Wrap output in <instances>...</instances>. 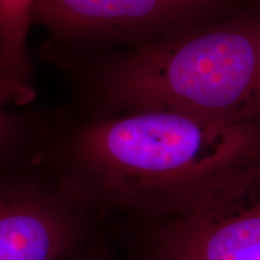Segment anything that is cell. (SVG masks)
I'll use <instances>...</instances> for the list:
<instances>
[{
	"label": "cell",
	"instance_id": "6da1fadb",
	"mask_svg": "<svg viewBox=\"0 0 260 260\" xmlns=\"http://www.w3.org/2000/svg\"><path fill=\"white\" fill-rule=\"evenodd\" d=\"M38 153L106 222H152L259 159L260 125L172 110L93 115L67 105L50 111Z\"/></svg>",
	"mask_w": 260,
	"mask_h": 260
},
{
	"label": "cell",
	"instance_id": "ba28073f",
	"mask_svg": "<svg viewBox=\"0 0 260 260\" xmlns=\"http://www.w3.org/2000/svg\"><path fill=\"white\" fill-rule=\"evenodd\" d=\"M70 260H121V258L111 234L104 230L95 240Z\"/></svg>",
	"mask_w": 260,
	"mask_h": 260
},
{
	"label": "cell",
	"instance_id": "3957f363",
	"mask_svg": "<svg viewBox=\"0 0 260 260\" xmlns=\"http://www.w3.org/2000/svg\"><path fill=\"white\" fill-rule=\"evenodd\" d=\"M122 260H260V158L160 219L123 223Z\"/></svg>",
	"mask_w": 260,
	"mask_h": 260
},
{
	"label": "cell",
	"instance_id": "7a4b0ae2",
	"mask_svg": "<svg viewBox=\"0 0 260 260\" xmlns=\"http://www.w3.org/2000/svg\"><path fill=\"white\" fill-rule=\"evenodd\" d=\"M39 57L65 75L71 105L93 115L172 110L260 125V2L225 17L94 57Z\"/></svg>",
	"mask_w": 260,
	"mask_h": 260
},
{
	"label": "cell",
	"instance_id": "9c48e42d",
	"mask_svg": "<svg viewBox=\"0 0 260 260\" xmlns=\"http://www.w3.org/2000/svg\"><path fill=\"white\" fill-rule=\"evenodd\" d=\"M258 2H260V0H258Z\"/></svg>",
	"mask_w": 260,
	"mask_h": 260
},
{
	"label": "cell",
	"instance_id": "5b68a950",
	"mask_svg": "<svg viewBox=\"0 0 260 260\" xmlns=\"http://www.w3.org/2000/svg\"><path fill=\"white\" fill-rule=\"evenodd\" d=\"M105 225L38 151L0 172V260H70Z\"/></svg>",
	"mask_w": 260,
	"mask_h": 260
},
{
	"label": "cell",
	"instance_id": "52a82bcc",
	"mask_svg": "<svg viewBox=\"0 0 260 260\" xmlns=\"http://www.w3.org/2000/svg\"><path fill=\"white\" fill-rule=\"evenodd\" d=\"M50 110L0 107V172L37 153Z\"/></svg>",
	"mask_w": 260,
	"mask_h": 260
},
{
	"label": "cell",
	"instance_id": "8992f818",
	"mask_svg": "<svg viewBox=\"0 0 260 260\" xmlns=\"http://www.w3.org/2000/svg\"><path fill=\"white\" fill-rule=\"evenodd\" d=\"M39 0H0V107L27 109L38 95L28 50Z\"/></svg>",
	"mask_w": 260,
	"mask_h": 260
},
{
	"label": "cell",
	"instance_id": "277c9868",
	"mask_svg": "<svg viewBox=\"0 0 260 260\" xmlns=\"http://www.w3.org/2000/svg\"><path fill=\"white\" fill-rule=\"evenodd\" d=\"M252 0H39V51L94 57L129 50L168 32L214 21Z\"/></svg>",
	"mask_w": 260,
	"mask_h": 260
}]
</instances>
